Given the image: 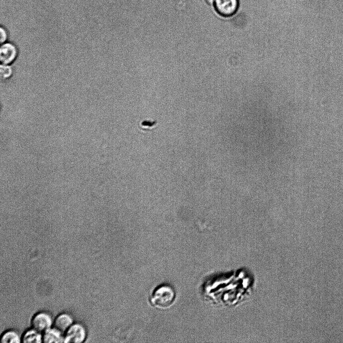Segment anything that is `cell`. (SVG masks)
<instances>
[{
    "label": "cell",
    "mask_w": 343,
    "mask_h": 343,
    "mask_svg": "<svg viewBox=\"0 0 343 343\" xmlns=\"http://www.w3.org/2000/svg\"><path fill=\"white\" fill-rule=\"evenodd\" d=\"M176 292L173 287L168 284H162L153 290L150 301L154 307L160 309L170 307L176 299Z\"/></svg>",
    "instance_id": "cell-1"
},
{
    "label": "cell",
    "mask_w": 343,
    "mask_h": 343,
    "mask_svg": "<svg viewBox=\"0 0 343 343\" xmlns=\"http://www.w3.org/2000/svg\"><path fill=\"white\" fill-rule=\"evenodd\" d=\"M239 0H214L213 6L216 13L223 17H230L237 12Z\"/></svg>",
    "instance_id": "cell-2"
},
{
    "label": "cell",
    "mask_w": 343,
    "mask_h": 343,
    "mask_svg": "<svg viewBox=\"0 0 343 343\" xmlns=\"http://www.w3.org/2000/svg\"><path fill=\"white\" fill-rule=\"evenodd\" d=\"M64 341L65 343H81L84 341L86 337V330L81 324L73 323L64 333Z\"/></svg>",
    "instance_id": "cell-3"
},
{
    "label": "cell",
    "mask_w": 343,
    "mask_h": 343,
    "mask_svg": "<svg viewBox=\"0 0 343 343\" xmlns=\"http://www.w3.org/2000/svg\"><path fill=\"white\" fill-rule=\"evenodd\" d=\"M53 325V320L51 316L46 312H40L36 313L31 320L32 328L42 333L52 327Z\"/></svg>",
    "instance_id": "cell-4"
},
{
    "label": "cell",
    "mask_w": 343,
    "mask_h": 343,
    "mask_svg": "<svg viewBox=\"0 0 343 343\" xmlns=\"http://www.w3.org/2000/svg\"><path fill=\"white\" fill-rule=\"evenodd\" d=\"M18 52L15 45L11 43L3 44L0 48V60L2 64L8 65L16 58Z\"/></svg>",
    "instance_id": "cell-5"
},
{
    "label": "cell",
    "mask_w": 343,
    "mask_h": 343,
    "mask_svg": "<svg viewBox=\"0 0 343 343\" xmlns=\"http://www.w3.org/2000/svg\"><path fill=\"white\" fill-rule=\"evenodd\" d=\"M73 323L72 316L66 313L60 314L53 321L54 327L62 333H65Z\"/></svg>",
    "instance_id": "cell-6"
},
{
    "label": "cell",
    "mask_w": 343,
    "mask_h": 343,
    "mask_svg": "<svg viewBox=\"0 0 343 343\" xmlns=\"http://www.w3.org/2000/svg\"><path fill=\"white\" fill-rule=\"evenodd\" d=\"M62 333L54 328L51 327L42 333V341L45 343L64 342V337Z\"/></svg>",
    "instance_id": "cell-7"
},
{
    "label": "cell",
    "mask_w": 343,
    "mask_h": 343,
    "mask_svg": "<svg viewBox=\"0 0 343 343\" xmlns=\"http://www.w3.org/2000/svg\"><path fill=\"white\" fill-rule=\"evenodd\" d=\"M21 342L40 343L43 342L42 333L31 328L26 331L21 336Z\"/></svg>",
    "instance_id": "cell-8"
},
{
    "label": "cell",
    "mask_w": 343,
    "mask_h": 343,
    "mask_svg": "<svg viewBox=\"0 0 343 343\" xmlns=\"http://www.w3.org/2000/svg\"><path fill=\"white\" fill-rule=\"evenodd\" d=\"M0 341L1 343H20L21 336L15 330H9L2 334Z\"/></svg>",
    "instance_id": "cell-9"
},
{
    "label": "cell",
    "mask_w": 343,
    "mask_h": 343,
    "mask_svg": "<svg viewBox=\"0 0 343 343\" xmlns=\"http://www.w3.org/2000/svg\"><path fill=\"white\" fill-rule=\"evenodd\" d=\"M13 73L12 68L8 65L2 64L0 67V75L2 79L6 80L10 78Z\"/></svg>",
    "instance_id": "cell-10"
},
{
    "label": "cell",
    "mask_w": 343,
    "mask_h": 343,
    "mask_svg": "<svg viewBox=\"0 0 343 343\" xmlns=\"http://www.w3.org/2000/svg\"><path fill=\"white\" fill-rule=\"evenodd\" d=\"M0 31H1L0 42H1V43H3L6 41V40L7 39V32L5 31V30L3 28H1Z\"/></svg>",
    "instance_id": "cell-11"
},
{
    "label": "cell",
    "mask_w": 343,
    "mask_h": 343,
    "mask_svg": "<svg viewBox=\"0 0 343 343\" xmlns=\"http://www.w3.org/2000/svg\"><path fill=\"white\" fill-rule=\"evenodd\" d=\"M206 2L210 5H213L214 0H205Z\"/></svg>",
    "instance_id": "cell-12"
}]
</instances>
